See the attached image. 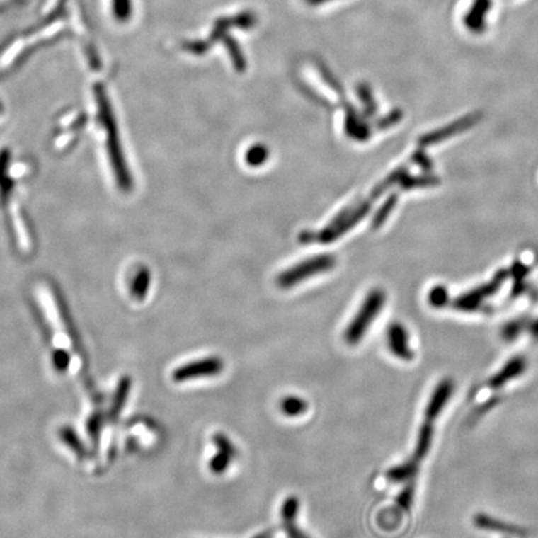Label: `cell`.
Here are the masks:
<instances>
[{"mask_svg": "<svg viewBox=\"0 0 538 538\" xmlns=\"http://www.w3.org/2000/svg\"><path fill=\"white\" fill-rule=\"evenodd\" d=\"M387 339H388L389 349L395 357L401 359L404 362H411L414 359V352L410 347L408 331L401 324L395 323L389 326Z\"/></svg>", "mask_w": 538, "mask_h": 538, "instance_id": "obj_6", "label": "cell"}, {"mask_svg": "<svg viewBox=\"0 0 538 538\" xmlns=\"http://www.w3.org/2000/svg\"><path fill=\"white\" fill-rule=\"evenodd\" d=\"M300 501L298 497H287L283 506H282V520L283 523H295V518L299 513Z\"/></svg>", "mask_w": 538, "mask_h": 538, "instance_id": "obj_14", "label": "cell"}, {"mask_svg": "<svg viewBox=\"0 0 538 538\" xmlns=\"http://www.w3.org/2000/svg\"><path fill=\"white\" fill-rule=\"evenodd\" d=\"M268 156L269 151L265 146L254 145L247 151V154H246V162L248 165L257 167V166L263 165L264 162L268 159Z\"/></svg>", "mask_w": 538, "mask_h": 538, "instance_id": "obj_15", "label": "cell"}, {"mask_svg": "<svg viewBox=\"0 0 538 538\" xmlns=\"http://www.w3.org/2000/svg\"><path fill=\"white\" fill-rule=\"evenodd\" d=\"M147 285H149V273H147L146 270H144V272L141 273L140 277L136 280V285H134V290L136 295L142 298V297L145 295L146 290H146Z\"/></svg>", "mask_w": 538, "mask_h": 538, "instance_id": "obj_19", "label": "cell"}, {"mask_svg": "<svg viewBox=\"0 0 538 538\" xmlns=\"http://www.w3.org/2000/svg\"><path fill=\"white\" fill-rule=\"evenodd\" d=\"M306 1L308 4H311V6H318V4H323V3L331 1V0H306Z\"/></svg>", "mask_w": 538, "mask_h": 538, "instance_id": "obj_23", "label": "cell"}, {"mask_svg": "<svg viewBox=\"0 0 538 538\" xmlns=\"http://www.w3.org/2000/svg\"><path fill=\"white\" fill-rule=\"evenodd\" d=\"M532 334L536 336V338H538V323H536V324L532 326Z\"/></svg>", "mask_w": 538, "mask_h": 538, "instance_id": "obj_24", "label": "cell"}, {"mask_svg": "<svg viewBox=\"0 0 538 538\" xmlns=\"http://www.w3.org/2000/svg\"><path fill=\"white\" fill-rule=\"evenodd\" d=\"M224 44H226L228 52H229L231 59H232L233 67H236V70H237L239 73H244V70H246V67H247V64H246V59H244V54H242L241 49H239V44L234 42L232 38H229V39L227 38V39L224 40Z\"/></svg>", "mask_w": 538, "mask_h": 538, "instance_id": "obj_13", "label": "cell"}, {"mask_svg": "<svg viewBox=\"0 0 538 538\" xmlns=\"http://www.w3.org/2000/svg\"><path fill=\"white\" fill-rule=\"evenodd\" d=\"M285 532H287L290 538H311L308 537L306 533L303 532L300 528L297 527L295 523H285Z\"/></svg>", "mask_w": 538, "mask_h": 538, "instance_id": "obj_20", "label": "cell"}, {"mask_svg": "<svg viewBox=\"0 0 538 538\" xmlns=\"http://www.w3.org/2000/svg\"><path fill=\"white\" fill-rule=\"evenodd\" d=\"M272 536H273L272 531H265V532L259 533L254 538H272Z\"/></svg>", "mask_w": 538, "mask_h": 538, "instance_id": "obj_22", "label": "cell"}, {"mask_svg": "<svg viewBox=\"0 0 538 538\" xmlns=\"http://www.w3.org/2000/svg\"><path fill=\"white\" fill-rule=\"evenodd\" d=\"M384 300L385 297L380 290H374L367 295V299L364 300L360 309L353 318L352 323L348 326L347 331L344 333V339L348 344L355 345L362 340L369 326H372L374 319L382 311Z\"/></svg>", "mask_w": 538, "mask_h": 538, "instance_id": "obj_2", "label": "cell"}, {"mask_svg": "<svg viewBox=\"0 0 538 538\" xmlns=\"http://www.w3.org/2000/svg\"><path fill=\"white\" fill-rule=\"evenodd\" d=\"M414 501V487H406L396 498V505L404 511H409L411 503Z\"/></svg>", "mask_w": 538, "mask_h": 538, "instance_id": "obj_17", "label": "cell"}, {"mask_svg": "<svg viewBox=\"0 0 538 538\" xmlns=\"http://www.w3.org/2000/svg\"><path fill=\"white\" fill-rule=\"evenodd\" d=\"M369 208H370L369 203H362L360 207H357L353 212H349V210H347L340 213L328 227L324 228L316 236V241L321 244H329L336 241L338 237H342L343 234L349 232L357 222L362 221V218L367 214Z\"/></svg>", "mask_w": 538, "mask_h": 538, "instance_id": "obj_4", "label": "cell"}, {"mask_svg": "<svg viewBox=\"0 0 538 538\" xmlns=\"http://www.w3.org/2000/svg\"><path fill=\"white\" fill-rule=\"evenodd\" d=\"M418 472V461L410 460L400 465L394 466L387 472V480L393 483H401L411 480Z\"/></svg>", "mask_w": 538, "mask_h": 538, "instance_id": "obj_10", "label": "cell"}, {"mask_svg": "<svg viewBox=\"0 0 538 538\" xmlns=\"http://www.w3.org/2000/svg\"><path fill=\"white\" fill-rule=\"evenodd\" d=\"M454 390L455 384L450 378L442 379L440 383H437L425 406V420L434 423L435 420L440 416L446 405L450 401Z\"/></svg>", "mask_w": 538, "mask_h": 538, "instance_id": "obj_5", "label": "cell"}, {"mask_svg": "<svg viewBox=\"0 0 538 538\" xmlns=\"http://www.w3.org/2000/svg\"><path fill=\"white\" fill-rule=\"evenodd\" d=\"M233 25L239 26L242 29H251L256 24V16L252 13H242L232 18Z\"/></svg>", "mask_w": 538, "mask_h": 538, "instance_id": "obj_18", "label": "cell"}, {"mask_svg": "<svg viewBox=\"0 0 538 538\" xmlns=\"http://www.w3.org/2000/svg\"><path fill=\"white\" fill-rule=\"evenodd\" d=\"M527 367V362L523 357H513L503 367L492 375L488 385L492 389H500L515 379L521 377Z\"/></svg>", "mask_w": 538, "mask_h": 538, "instance_id": "obj_7", "label": "cell"}, {"mask_svg": "<svg viewBox=\"0 0 538 538\" xmlns=\"http://www.w3.org/2000/svg\"><path fill=\"white\" fill-rule=\"evenodd\" d=\"M223 369H224V362L221 357H203L200 360L187 362L181 367H176L175 372L172 373V379L176 383H185L195 379L216 377L218 374L222 373Z\"/></svg>", "mask_w": 538, "mask_h": 538, "instance_id": "obj_3", "label": "cell"}, {"mask_svg": "<svg viewBox=\"0 0 538 538\" xmlns=\"http://www.w3.org/2000/svg\"><path fill=\"white\" fill-rule=\"evenodd\" d=\"M434 440V426L431 421L425 420L424 424L420 426L419 433H418V439L415 444L414 460L419 461L425 459V456L429 454L431 445Z\"/></svg>", "mask_w": 538, "mask_h": 538, "instance_id": "obj_9", "label": "cell"}, {"mask_svg": "<svg viewBox=\"0 0 538 538\" xmlns=\"http://www.w3.org/2000/svg\"><path fill=\"white\" fill-rule=\"evenodd\" d=\"M474 525L480 530L485 531H491V532L506 533V534H523V530L517 527L513 523L505 522L501 520L485 515V513H477L474 517Z\"/></svg>", "mask_w": 538, "mask_h": 538, "instance_id": "obj_8", "label": "cell"}, {"mask_svg": "<svg viewBox=\"0 0 538 538\" xmlns=\"http://www.w3.org/2000/svg\"><path fill=\"white\" fill-rule=\"evenodd\" d=\"M234 460V456L229 455L227 452H223V451H217L212 459L210 461V470L212 471L213 474L216 475H222L226 471L228 470V467L232 464V461Z\"/></svg>", "mask_w": 538, "mask_h": 538, "instance_id": "obj_12", "label": "cell"}, {"mask_svg": "<svg viewBox=\"0 0 538 538\" xmlns=\"http://www.w3.org/2000/svg\"><path fill=\"white\" fill-rule=\"evenodd\" d=\"M208 45H210V42H190V44H187V49H188V52L197 54V55H201V54H205V52H207Z\"/></svg>", "mask_w": 538, "mask_h": 538, "instance_id": "obj_21", "label": "cell"}, {"mask_svg": "<svg viewBox=\"0 0 538 538\" xmlns=\"http://www.w3.org/2000/svg\"><path fill=\"white\" fill-rule=\"evenodd\" d=\"M280 411L288 418H297L304 414L308 410V403L297 395H287L280 404Z\"/></svg>", "mask_w": 538, "mask_h": 538, "instance_id": "obj_11", "label": "cell"}, {"mask_svg": "<svg viewBox=\"0 0 538 538\" xmlns=\"http://www.w3.org/2000/svg\"><path fill=\"white\" fill-rule=\"evenodd\" d=\"M213 444L217 447V451H223V452H227L229 455L237 456V449L233 444L232 440L222 434V433H217V434L213 435Z\"/></svg>", "mask_w": 538, "mask_h": 538, "instance_id": "obj_16", "label": "cell"}, {"mask_svg": "<svg viewBox=\"0 0 538 538\" xmlns=\"http://www.w3.org/2000/svg\"><path fill=\"white\" fill-rule=\"evenodd\" d=\"M336 264V261L334 256H331V254L314 256L311 258L306 259L300 263L295 264L294 267L287 269L282 275H278L277 285H280V288H285V290L294 287V285L304 282L311 277L326 273L328 270L334 268Z\"/></svg>", "mask_w": 538, "mask_h": 538, "instance_id": "obj_1", "label": "cell"}]
</instances>
